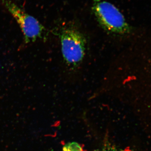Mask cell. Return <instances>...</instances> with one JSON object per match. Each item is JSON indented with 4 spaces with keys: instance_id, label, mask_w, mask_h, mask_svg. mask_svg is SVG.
<instances>
[{
    "instance_id": "cell-4",
    "label": "cell",
    "mask_w": 151,
    "mask_h": 151,
    "mask_svg": "<svg viewBox=\"0 0 151 151\" xmlns=\"http://www.w3.org/2000/svg\"><path fill=\"white\" fill-rule=\"evenodd\" d=\"M62 151H84L80 144L76 142H70L63 147Z\"/></svg>"
},
{
    "instance_id": "cell-2",
    "label": "cell",
    "mask_w": 151,
    "mask_h": 151,
    "mask_svg": "<svg viewBox=\"0 0 151 151\" xmlns=\"http://www.w3.org/2000/svg\"><path fill=\"white\" fill-rule=\"evenodd\" d=\"M60 40L64 60L69 65L77 66L85 54L86 42L84 36L76 29L69 27L62 30Z\"/></svg>"
},
{
    "instance_id": "cell-5",
    "label": "cell",
    "mask_w": 151,
    "mask_h": 151,
    "mask_svg": "<svg viewBox=\"0 0 151 151\" xmlns=\"http://www.w3.org/2000/svg\"><path fill=\"white\" fill-rule=\"evenodd\" d=\"M103 151H131L128 149H121L118 148L114 146H109L106 147Z\"/></svg>"
},
{
    "instance_id": "cell-3",
    "label": "cell",
    "mask_w": 151,
    "mask_h": 151,
    "mask_svg": "<svg viewBox=\"0 0 151 151\" xmlns=\"http://www.w3.org/2000/svg\"><path fill=\"white\" fill-rule=\"evenodd\" d=\"M2 1L21 29L26 43L34 42L42 37L44 27L36 19L27 13L12 1Z\"/></svg>"
},
{
    "instance_id": "cell-1",
    "label": "cell",
    "mask_w": 151,
    "mask_h": 151,
    "mask_svg": "<svg viewBox=\"0 0 151 151\" xmlns=\"http://www.w3.org/2000/svg\"><path fill=\"white\" fill-rule=\"evenodd\" d=\"M92 10L101 25L114 33L127 32L129 26L124 16L115 6L102 0H93Z\"/></svg>"
}]
</instances>
